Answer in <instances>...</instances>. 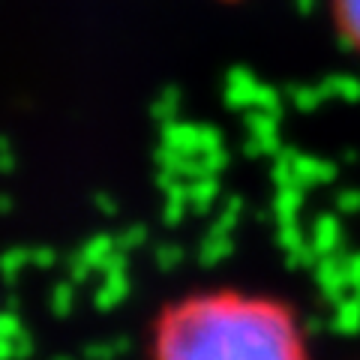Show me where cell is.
<instances>
[{
  "mask_svg": "<svg viewBox=\"0 0 360 360\" xmlns=\"http://www.w3.org/2000/svg\"><path fill=\"white\" fill-rule=\"evenodd\" d=\"M333 15L342 37L360 51V0H333Z\"/></svg>",
  "mask_w": 360,
  "mask_h": 360,
  "instance_id": "cell-2",
  "label": "cell"
},
{
  "mask_svg": "<svg viewBox=\"0 0 360 360\" xmlns=\"http://www.w3.org/2000/svg\"><path fill=\"white\" fill-rule=\"evenodd\" d=\"M153 360H309L295 315L243 291H201L160 312Z\"/></svg>",
  "mask_w": 360,
  "mask_h": 360,
  "instance_id": "cell-1",
  "label": "cell"
}]
</instances>
